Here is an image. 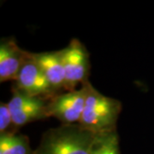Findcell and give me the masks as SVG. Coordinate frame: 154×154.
<instances>
[{
    "label": "cell",
    "mask_w": 154,
    "mask_h": 154,
    "mask_svg": "<svg viewBox=\"0 0 154 154\" xmlns=\"http://www.w3.org/2000/svg\"><path fill=\"white\" fill-rule=\"evenodd\" d=\"M97 138L79 123L63 124L44 133L33 154H94Z\"/></svg>",
    "instance_id": "6da1fadb"
},
{
    "label": "cell",
    "mask_w": 154,
    "mask_h": 154,
    "mask_svg": "<svg viewBox=\"0 0 154 154\" xmlns=\"http://www.w3.org/2000/svg\"><path fill=\"white\" fill-rule=\"evenodd\" d=\"M86 85L88 93L79 124L96 134L116 130V121L122 110L121 102L100 94L88 81Z\"/></svg>",
    "instance_id": "7a4b0ae2"
},
{
    "label": "cell",
    "mask_w": 154,
    "mask_h": 154,
    "mask_svg": "<svg viewBox=\"0 0 154 154\" xmlns=\"http://www.w3.org/2000/svg\"><path fill=\"white\" fill-rule=\"evenodd\" d=\"M86 82L79 90L52 96L48 100L46 108L48 117L54 116L63 124L79 123L82 116L88 93Z\"/></svg>",
    "instance_id": "3957f363"
},
{
    "label": "cell",
    "mask_w": 154,
    "mask_h": 154,
    "mask_svg": "<svg viewBox=\"0 0 154 154\" xmlns=\"http://www.w3.org/2000/svg\"><path fill=\"white\" fill-rule=\"evenodd\" d=\"M62 62L65 73V89L69 92L75 90L77 84L83 85L88 82L89 57L88 51L81 41L72 39L70 44L60 50Z\"/></svg>",
    "instance_id": "277c9868"
},
{
    "label": "cell",
    "mask_w": 154,
    "mask_h": 154,
    "mask_svg": "<svg viewBox=\"0 0 154 154\" xmlns=\"http://www.w3.org/2000/svg\"><path fill=\"white\" fill-rule=\"evenodd\" d=\"M16 82V88L30 96L44 98V96L52 97L51 95L54 94L31 52L28 53V58L21 68Z\"/></svg>",
    "instance_id": "5b68a950"
},
{
    "label": "cell",
    "mask_w": 154,
    "mask_h": 154,
    "mask_svg": "<svg viewBox=\"0 0 154 154\" xmlns=\"http://www.w3.org/2000/svg\"><path fill=\"white\" fill-rule=\"evenodd\" d=\"M28 51L22 50L13 38H3L0 44V82L17 81L21 68L28 58Z\"/></svg>",
    "instance_id": "8992f818"
},
{
    "label": "cell",
    "mask_w": 154,
    "mask_h": 154,
    "mask_svg": "<svg viewBox=\"0 0 154 154\" xmlns=\"http://www.w3.org/2000/svg\"><path fill=\"white\" fill-rule=\"evenodd\" d=\"M33 56L44 73L53 94L65 89V73L60 51L33 53Z\"/></svg>",
    "instance_id": "52a82bcc"
},
{
    "label": "cell",
    "mask_w": 154,
    "mask_h": 154,
    "mask_svg": "<svg viewBox=\"0 0 154 154\" xmlns=\"http://www.w3.org/2000/svg\"><path fill=\"white\" fill-rule=\"evenodd\" d=\"M1 154H33L29 140L22 134L0 135Z\"/></svg>",
    "instance_id": "ba28073f"
},
{
    "label": "cell",
    "mask_w": 154,
    "mask_h": 154,
    "mask_svg": "<svg viewBox=\"0 0 154 154\" xmlns=\"http://www.w3.org/2000/svg\"><path fill=\"white\" fill-rule=\"evenodd\" d=\"M94 154H120L119 138L116 130L98 134Z\"/></svg>",
    "instance_id": "9c48e42d"
},
{
    "label": "cell",
    "mask_w": 154,
    "mask_h": 154,
    "mask_svg": "<svg viewBox=\"0 0 154 154\" xmlns=\"http://www.w3.org/2000/svg\"><path fill=\"white\" fill-rule=\"evenodd\" d=\"M16 128L13 124L12 116L9 109L8 103L0 104V135L15 134L11 131V128Z\"/></svg>",
    "instance_id": "30bf717a"
}]
</instances>
